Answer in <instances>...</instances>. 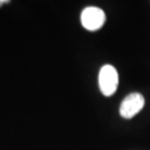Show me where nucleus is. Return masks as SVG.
<instances>
[{
  "label": "nucleus",
  "instance_id": "obj_1",
  "mask_svg": "<svg viewBox=\"0 0 150 150\" xmlns=\"http://www.w3.org/2000/svg\"><path fill=\"white\" fill-rule=\"evenodd\" d=\"M119 84L118 72L110 64L103 65L98 74V85L100 92L105 97H111L115 94Z\"/></svg>",
  "mask_w": 150,
  "mask_h": 150
},
{
  "label": "nucleus",
  "instance_id": "obj_2",
  "mask_svg": "<svg viewBox=\"0 0 150 150\" xmlns=\"http://www.w3.org/2000/svg\"><path fill=\"white\" fill-rule=\"evenodd\" d=\"M105 14L98 7H87L81 14V23L86 29L90 31H96L103 28L105 23Z\"/></svg>",
  "mask_w": 150,
  "mask_h": 150
},
{
  "label": "nucleus",
  "instance_id": "obj_3",
  "mask_svg": "<svg viewBox=\"0 0 150 150\" xmlns=\"http://www.w3.org/2000/svg\"><path fill=\"white\" fill-rule=\"evenodd\" d=\"M144 98L139 93H132L127 96L120 105V115L125 119H131L136 116L144 106Z\"/></svg>",
  "mask_w": 150,
  "mask_h": 150
},
{
  "label": "nucleus",
  "instance_id": "obj_4",
  "mask_svg": "<svg viewBox=\"0 0 150 150\" xmlns=\"http://www.w3.org/2000/svg\"><path fill=\"white\" fill-rule=\"evenodd\" d=\"M10 0H0V6L3 5V3H9Z\"/></svg>",
  "mask_w": 150,
  "mask_h": 150
}]
</instances>
